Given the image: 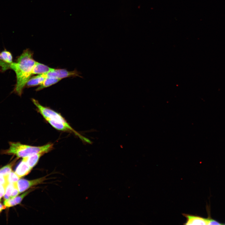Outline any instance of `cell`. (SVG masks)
Segmentation results:
<instances>
[{
  "label": "cell",
  "instance_id": "6da1fadb",
  "mask_svg": "<svg viewBox=\"0 0 225 225\" xmlns=\"http://www.w3.org/2000/svg\"><path fill=\"white\" fill-rule=\"evenodd\" d=\"M36 62L33 58V52L27 49L11 64L10 69L14 71L16 77L13 92L18 95L21 96L27 83L32 75V70Z\"/></svg>",
  "mask_w": 225,
  "mask_h": 225
},
{
  "label": "cell",
  "instance_id": "7a4b0ae2",
  "mask_svg": "<svg viewBox=\"0 0 225 225\" xmlns=\"http://www.w3.org/2000/svg\"><path fill=\"white\" fill-rule=\"evenodd\" d=\"M9 144V148L2 150L1 153L3 154L14 155L17 158H23L40 152L47 153L53 148V144L51 143L38 146L23 144L19 142H10Z\"/></svg>",
  "mask_w": 225,
  "mask_h": 225
},
{
  "label": "cell",
  "instance_id": "3957f363",
  "mask_svg": "<svg viewBox=\"0 0 225 225\" xmlns=\"http://www.w3.org/2000/svg\"><path fill=\"white\" fill-rule=\"evenodd\" d=\"M79 73L77 70L72 71H67L65 69H54L53 70L46 74L39 75L40 76L45 78L51 77L57 78L60 79L71 77L78 76Z\"/></svg>",
  "mask_w": 225,
  "mask_h": 225
},
{
  "label": "cell",
  "instance_id": "277c9868",
  "mask_svg": "<svg viewBox=\"0 0 225 225\" xmlns=\"http://www.w3.org/2000/svg\"><path fill=\"white\" fill-rule=\"evenodd\" d=\"M46 179L45 177L32 180L19 179L17 182L20 193L26 191L32 187L42 183Z\"/></svg>",
  "mask_w": 225,
  "mask_h": 225
},
{
  "label": "cell",
  "instance_id": "5b68a950",
  "mask_svg": "<svg viewBox=\"0 0 225 225\" xmlns=\"http://www.w3.org/2000/svg\"><path fill=\"white\" fill-rule=\"evenodd\" d=\"M13 57L11 53L5 49L0 52V70L5 72L10 69V66L13 62Z\"/></svg>",
  "mask_w": 225,
  "mask_h": 225
},
{
  "label": "cell",
  "instance_id": "8992f818",
  "mask_svg": "<svg viewBox=\"0 0 225 225\" xmlns=\"http://www.w3.org/2000/svg\"><path fill=\"white\" fill-rule=\"evenodd\" d=\"M182 215L186 218L184 225H208L209 219L188 214L182 213Z\"/></svg>",
  "mask_w": 225,
  "mask_h": 225
},
{
  "label": "cell",
  "instance_id": "52a82bcc",
  "mask_svg": "<svg viewBox=\"0 0 225 225\" xmlns=\"http://www.w3.org/2000/svg\"><path fill=\"white\" fill-rule=\"evenodd\" d=\"M32 169L22 158L16 167L15 172L20 178H21L28 174Z\"/></svg>",
  "mask_w": 225,
  "mask_h": 225
},
{
  "label": "cell",
  "instance_id": "ba28073f",
  "mask_svg": "<svg viewBox=\"0 0 225 225\" xmlns=\"http://www.w3.org/2000/svg\"><path fill=\"white\" fill-rule=\"evenodd\" d=\"M32 189L26 191L21 195L17 196L16 197L9 199L7 200H4V204L7 207H10L16 205L21 203L24 198L28 195L32 191Z\"/></svg>",
  "mask_w": 225,
  "mask_h": 225
},
{
  "label": "cell",
  "instance_id": "9c48e42d",
  "mask_svg": "<svg viewBox=\"0 0 225 225\" xmlns=\"http://www.w3.org/2000/svg\"><path fill=\"white\" fill-rule=\"evenodd\" d=\"M44 64L36 62L33 68L32 74H46L54 70Z\"/></svg>",
  "mask_w": 225,
  "mask_h": 225
},
{
  "label": "cell",
  "instance_id": "30bf717a",
  "mask_svg": "<svg viewBox=\"0 0 225 225\" xmlns=\"http://www.w3.org/2000/svg\"><path fill=\"white\" fill-rule=\"evenodd\" d=\"M46 153L44 152H40L23 158L29 166L32 169L37 164L40 158Z\"/></svg>",
  "mask_w": 225,
  "mask_h": 225
},
{
  "label": "cell",
  "instance_id": "8fae6325",
  "mask_svg": "<svg viewBox=\"0 0 225 225\" xmlns=\"http://www.w3.org/2000/svg\"><path fill=\"white\" fill-rule=\"evenodd\" d=\"M61 80L60 79L53 77H46L42 84L36 89V90L40 91L45 88L50 86L57 83Z\"/></svg>",
  "mask_w": 225,
  "mask_h": 225
},
{
  "label": "cell",
  "instance_id": "7c38bea8",
  "mask_svg": "<svg viewBox=\"0 0 225 225\" xmlns=\"http://www.w3.org/2000/svg\"><path fill=\"white\" fill-rule=\"evenodd\" d=\"M45 78L40 76L39 75L34 76L30 78L26 84V87L30 88L41 85L43 82Z\"/></svg>",
  "mask_w": 225,
  "mask_h": 225
},
{
  "label": "cell",
  "instance_id": "4fadbf2b",
  "mask_svg": "<svg viewBox=\"0 0 225 225\" xmlns=\"http://www.w3.org/2000/svg\"><path fill=\"white\" fill-rule=\"evenodd\" d=\"M17 158L14 160L10 163L2 167L0 169V174L4 176L8 175L12 171V168L16 161Z\"/></svg>",
  "mask_w": 225,
  "mask_h": 225
},
{
  "label": "cell",
  "instance_id": "5bb4252c",
  "mask_svg": "<svg viewBox=\"0 0 225 225\" xmlns=\"http://www.w3.org/2000/svg\"><path fill=\"white\" fill-rule=\"evenodd\" d=\"M13 188V183H9L7 185L3 196L4 200H7L10 198Z\"/></svg>",
  "mask_w": 225,
  "mask_h": 225
},
{
  "label": "cell",
  "instance_id": "9a60e30c",
  "mask_svg": "<svg viewBox=\"0 0 225 225\" xmlns=\"http://www.w3.org/2000/svg\"><path fill=\"white\" fill-rule=\"evenodd\" d=\"M6 177L8 183L17 182L20 178L15 172L12 171L8 175L6 176Z\"/></svg>",
  "mask_w": 225,
  "mask_h": 225
},
{
  "label": "cell",
  "instance_id": "2e32d148",
  "mask_svg": "<svg viewBox=\"0 0 225 225\" xmlns=\"http://www.w3.org/2000/svg\"><path fill=\"white\" fill-rule=\"evenodd\" d=\"M13 184L14 188L10 199L16 197L20 193L17 187V182L14 183Z\"/></svg>",
  "mask_w": 225,
  "mask_h": 225
},
{
  "label": "cell",
  "instance_id": "e0dca14e",
  "mask_svg": "<svg viewBox=\"0 0 225 225\" xmlns=\"http://www.w3.org/2000/svg\"><path fill=\"white\" fill-rule=\"evenodd\" d=\"M8 184L7 181L6 176L0 174V185L7 186Z\"/></svg>",
  "mask_w": 225,
  "mask_h": 225
},
{
  "label": "cell",
  "instance_id": "ac0fdd59",
  "mask_svg": "<svg viewBox=\"0 0 225 225\" xmlns=\"http://www.w3.org/2000/svg\"><path fill=\"white\" fill-rule=\"evenodd\" d=\"M6 186L0 185V198L4 196Z\"/></svg>",
  "mask_w": 225,
  "mask_h": 225
},
{
  "label": "cell",
  "instance_id": "d6986e66",
  "mask_svg": "<svg viewBox=\"0 0 225 225\" xmlns=\"http://www.w3.org/2000/svg\"><path fill=\"white\" fill-rule=\"evenodd\" d=\"M221 225L222 224L219 222L212 219H209L208 225Z\"/></svg>",
  "mask_w": 225,
  "mask_h": 225
},
{
  "label": "cell",
  "instance_id": "ffe728a7",
  "mask_svg": "<svg viewBox=\"0 0 225 225\" xmlns=\"http://www.w3.org/2000/svg\"><path fill=\"white\" fill-rule=\"evenodd\" d=\"M6 207L5 206L3 205L0 203V212H1L3 209H5Z\"/></svg>",
  "mask_w": 225,
  "mask_h": 225
},
{
  "label": "cell",
  "instance_id": "44dd1931",
  "mask_svg": "<svg viewBox=\"0 0 225 225\" xmlns=\"http://www.w3.org/2000/svg\"></svg>",
  "mask_w": 225,
  "mask_h": 225
}]
</instances>
